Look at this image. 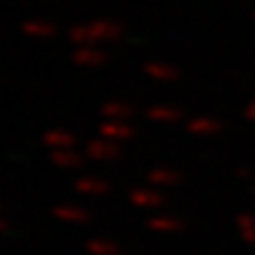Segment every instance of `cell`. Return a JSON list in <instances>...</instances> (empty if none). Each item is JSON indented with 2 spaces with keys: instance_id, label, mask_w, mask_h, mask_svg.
<instances>
[{
  "instance_id": "obj_9",
  "label": "cell",
  "mask_w": 255,
  "mask_h": 255,
  "mask_svg": "<svg viewBox=\"0 0 255 255\" xmlns=\"http://www.w3.org/2000/svg\"><path fill=\"white\" fill-rule=\"evenodd\" d=\"M146 182L151 187H175V184L182 182V175L173 170V168H165V165H158V168H151L146 173Z\"/></svg>"
},
{
  "instance_id": "obj_8",
  "label": "cell",
  "mask_w": 255,
  "mask_h": 255,
  "mask_svg": "<svg viewBox=\"0 0 255 255\" xmlns=\"http://www.w3.org/2000/svg\"><path fill=\"white\" fill-rule=\"evenodd\" d=\"M144 116L151 123H177V121L182 119V111L173 107V104H151L149 109L144 111Z\"/></svg>"
},
{
  "instance_id": "obj_18",
  "label": "cell",
  "mask_w": 255,
  "mask_h": 255,
  "mask_svg": "<svg viewBox=\"0 0 255 255\" xmlns=\"http://www.w3.org/2000/svg\"><path fill=\"white\" fill-rule=\"evenodd\" d=\"M5 229H7V220L0 218V232H5Z\"/></svg>"
},
{
  "instance_id": "obj_4",
  "label": "cell",
  "mask_w": 255,
  "mask_h": 255,
  "mask_svg": "<svg viewBox=\"0 0 255 255\" xmlns=\"http://www.w3.org/2000/svg\"><path fill=\"white\" fill-rule=\"evenodd\" d=\"M128 199L132 206L137 208H144V210H154V208H161L165 203V196L163 191H158V187H135L130 189Z\"/></svg>"
},
{
  "instance_id": "obj_6",
  "label": "cell",
  "mask_w": 255,
  "mask_h": 255,
  "mask_svg": "<svg viewBox=\"0 0 255 255\" xmlns=\"http://www.w3.org/2000/svg\"><path fill=\"white\" fill-rule=\"evenodd\" d=\"M73 189L78 191L81 196H104V194H109V182L107 180H102V177H95V175H85V177H78L76 182H73Z\"/></svg>"
},
{
  "instance_id": "obj_16",
  "label": "cell",
  "mask_w": 255,
  "mask_h": 255,
  "mask_svg": "<svg viewBox=\"0 0 255 255\" xmlns=\"http://www.w3.org/2000/svg\"><path fill=\"white\" fill-rule=\"evenodd\" d=\"M21 31L31 38H52L57 33L55 24H50L45 19H28L21 24Z\"/></svg>"
},
{
  "instance_id": "obj_14",
  "label": "cell",
  "mask_w": 255,
  "mask_h": 255,
  "mask_svg": "<svg viewBox=\"0 0 255 255\" xmlns=\"http://www.w3.org/2000/svg\"><path fill=\"white\" fill-rule=\"evenodd\" d=\"M102 116L107 121H130L135 116V109L128 102H104L102 104Z\"/></svg>"
},
{
  "instance_id": "obj_1",
  "label": "cell",
  "mask_w": 255,
  "mask_h": 255,
  "mask_svg": "<svg viewBox=\"0 0 255 255\" xmlns=\"http://www.w3.org/2000/svg\"><path fill=\"white\" fill-rule=\"evenodd\" d=\"M121 36H123V24L114 19H95L69 31V40L73 45H102V43H114Z\"/></svg>"
},
{
  "instance_id": "obj_2",
  "label": "cell",
  "mask_w": 255,
  "mask_h": 255,
  "mask_svg": "<svg viewBox=\"0 0 255 255\" xmlns=\"http://www.w3.org/2000/svg\"><path fill=\"white\" fill-rule=\"evenodd\" d=\"M85 156L90 158V161H100V163H109V161H116L121 156V146L119 142H111L107 137H95L88 142L85 146Z\"/></svg>"
},
{
  "instance_id": "obj_12",
  "label": "cell",
  "mask_w": 255,
  "mask_h": 255,
  "mask_svg": "<svg viewBox=\"0 0 255 255\" xmlns=\"http://www.w3.org/2000/svg\"><path fill=\"white\" fill-rule=\"evenodd\" d=\"M50 161L57 165V168H66V170H76L85 163L83 154H78L76 149H52L50 154Z\"/></svg>"
},
{
  "instance_id": "obj_5",
  "label": "cell",
  "mask_w": 255,
  "mask_h": 255,
  "mask_svg": "<svg viewBox=\"0 0 255 255\" xmlns=\"http://www.w3.org/2000/svg\"><path fill=\"white\" fill-rule=\"evenodd\" d=\"M100 135L111 139V142H128V139H132L137 135V130L128 121H107V123L100 126Z\"/></svg>"
},
{
  "instance_id": "obj_10",
  "label": "cell",
  "mask_w": 255,
  "mask_h": 255,
  "mask_svg": "<svg viewBox=\"0 0 255 255\" xmlns=\"http://www.w3.org/2000/svg\"><path fill=\"white\" fill-rule=\"evenodd\" d=\"M144 73L151 81H158V83H173L180 78V69L165 62H149L144 66Z\"/></svg>"
},
{
  "instance_id": "obj_7",
  "label": "cell",
  "mask_w": 255,
  "mask_h": 255,
  "mask_svg": "<svg viewBox=\"0 0 255 255\" xmlns=\"http://www.w3.org/2000/svg\"><path fill=\"white\" fill-rule=\"evenodd\" d=\"M52 215H55L59 222H66V225H85L90 220V213L76 203H59L52 208Z\"/></svg>"
},
{
  "instance_id": "obj_17",
  "label": "cell",
  "mask_w": 255,
  "mask_h": 255,
  "mask_svg": "<svg viewBox=\"0 0 255 255\" xmlns=\"http://www.w3.org/2000/svg\"><path fill=\"white\" fill-rule=\"evenodd\" d=\"M220 128L218 121L213 119H191L187 123V130H189L191 135H210V132H215Z\"/></svg>"
},
{
  "instance_id": "obj_13",
  "label": "cell",
  "mask_w": 255,
  "mask_h": 255,
  "mask_svg": "<svg viewBox=\"0 0 255 255\" xmlns=\"http://www.w3.org/2000/svg\"><path fill=\"white\" fill-rule=\"evenodd\" d=\"M43 142H45L50 149H76V135L73 132H69V130H59V128H55V130H47L45 135H43Z\"/></svg>"
},
{
  "instance_id": "obj_11",
  "label": "cell",
  "mask_w": 255,
  "mask_h": 255,
  "mask_svg": "<svg viewBox=\"0 0 255 255\" xmlns=\"http://www.w3.org/2000/svg\"><path fill=\"white\" fill-rule=\"evenodd\" d=\"M146 227L156 232V234H177L184 225L182 220L175 218V215H151L146 220Z\"/></svg>"
},
{
  "instance_id": "obj_3",
  "label": "cell",
  "mask_w": 255,
  "mask_h": 255,
  "mask_svg": "<svg viewBox=\"0 0 255 255\" xmlns=\"http://www.w3.org/2000/svg\"><path fill=\"white\" fill-rule=\"evenodd\" d=\"M107 59L109 55L100 45H76V50L71 52V62L85 69H97L102 64H107Z\"/></svg>"
},
{
  "instance_id": "obj_15",
  "label": "cell",
  "mask_w": 255,
  "mask_h": 255,
  "mask_svg": "<svg viewBox=\"0 0 255 255\" xmlns=\"http://www.w3.org/2000/svg\"><path fill=\"white\" fill-rule=\"evenodd\" d=\"M85 251L90 255H121V246L109 237H95L85 241Z\"/></svg>"
}]
</instances>
